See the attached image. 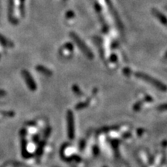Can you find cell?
<instances>
[{
  "label": "cell",
  "mask_w": 167,
  "mask_h": 167,
  "mask_svg": "<svg viewBox=\"0 0 167 167\" xmlns=\"http://www.w3.org/2000/svg\"><path fill=\"white\" fill-rule=\"evenodd\" d=\"M136 76L137 78H140V79L143 80V81H146V82L149 83L152 86L157 88L158 90L161 91H167V86L163 84L162 82L159 81V80L156 79V78H152V77L149 76V75L146 74L145 73H142V72H137L136 73Z\"/></svg>",
  "instance_id": "obj_1"
},
{
  "label": "cell",
  "mask_w": 167,
  "mask_h": 167,
  "mask_svg": "<svg viewBox=\"0 0 167 167\" xmlns=\"http://www.w3.org/2000/svg\"><path fill=\"white\" fill-rule=\"evenodd\" d=\"M71 38L73 39L74 41L76 43L77 46L81 49V50L83 52V53H84L87 57L89 58V59H93L94 55H93L92 52L90 50V49L86 46V44L83 42V40L78 37V35L74 33H71Z\"/></svg>",
  "instance_id": "obj_2"
},
{
  "label": "cell",
  "mask_w": 167,
  "mask_h": 167,
  "mask_svg": "<svg viewBox=\"0 0 167 167\" xmlns=\"http://www.w3.org/2000/svg\"><path fill=\"white\" fill-rule=\"evenodd\" d=\"M67 136L70 139H73L74 138V114L71 110L67 111Z\"/></svg>",
  "instance_id": "obj_3"
},
{
  "label": "cell",
  "mask_w": 167,
  "mask_h": 167,
  "mask_svg": "<svg viewBox=\"0 0 167 167\" xmlns=\"http://www.w3.org/2000/svg\"><path fill=\"white\" fill-rule=\"evenodd\" d=\"M152 14L158 19V20H159L162 24H163L164 26H166L167 27V17L165 16L163 13H160L159 10L156 9H152Z\"/></svg>",
  "instance_id": "obj_4"
},
{
  "label": "cell",
  "mask_w": 167,
  "mask_h": 167,
  "mask_svg": "<svg viewBox=\"0 0 167 167\" xmlns=\"http://www.w3.org/2000/svg\"><path fill=\"white\" fill-rule=\"evenodd\" d=\"M25 76L27 79V84H28L29 87H30L32 90H36L37 86H36V84H35V82L33 81V78L30 77V75L27 72H25Z\"/></svg>",
  "instance_id": "obj_5"
},
{
  "label": "cell",
  "mask_w": 167,
  "mask_h": 167,
  "mask_svg": "<svg viewBox=\"0 0 167 167\" xmlns=\"http://www.w3.org/2000/svg\"><path fill=\"white\" fill-rule=\"evenodd\" d=\"M37 70L39 72L43 74L44 75H46V76H51L52 75V71L50 70H49L48 68L45 67L43 66L37 67Z\"/></svg>",
  "instance_id": "obj_6"
},
{
  "label": "cell",
  "mask_w": 167,
  "mask_h": 167,
  "mask_svg": "<svg viewBox=\"0 0 167 167\" xmlns=\"http://www.w3.org/2000/svg\"><path fill=\"white\" fill-rule=\"evenodd\" d=\"M157 110L159 111H166L167 110V104H160L157 108Z\"/></svg>",
  "instance_id": "obj_7"
},
{
  "label": "cell",
  "mask_w": 167,
  "mask_h": 167,
  "mask_svg": "<svg viewBox=\"0 0 167 167\" xmlns=\"http://www.w3.org/2000/svg\"><path fill=\"white\" fill-rule=\"evenodd\" d=\"M73 90H74V92L76 93V94H81V91H80L79 88H78V86H76V85H74V86H73Z\"/></svg>",
  "instance_id": "obj_8"
},
{
  "label": "cell",
  "mask_w": 167,
  "mask_h": 167,
  "mask_svg": "<svg viewBox=\"0 0 167 167\" xmlns=\"http://www.w3.org/2000/svg\"><path fill=\"white\" fill-rule=\"evenodd\" d=\"M67 18H69V19H71V18H72V17H74V13L72 11H69V12H67Z\"/></svg>",
  "instance_id": "obj_9"
},
{
  "label": "cell",
  "mask_w": 167,
  "mask_h": 167,
  "mask_svg": "<svg viewBox=\"0 0 167 167\" xmlns=\"http://www.w3.org/2000/svg\"><path fill=\"white\" fill-rule=\"evenodd\" d=\"M86 104H85V103H81V104H78V106L76 107V108H77V109H81V108L86 107V106H87Z\"/></svg>",
  "instance_id": "obj_10"
},
{
  "label": "cell",
  "mask_w": 167,
  "mask_h": 167,
  "mask_svg": "<svg viewBox=\"0 0 167 167\" xmlns=\"http://www.w3.org/2000/svg\"><path fill=\"white\" fill-rule=\"evenodd\" d=\"M141 103L140 102H138V103H136V104H135V106H134V110L135 111H138V110H139V108H140V107H141Z\"/></svg>",
  "instance_id": "obj_11"
},
{
  "label": "cell",
  "mask_w": 167,
  "mask_h": 167,
  "mask_svg": "<svg viewBox=\"0 0 167 167\" xmlns=\"http://www.w3.org/2000/svg\"><path fill=\"white\" fill-rule=\"evenodd\" d=\"M146 101H152V98H151L150 96H146Z\"/></svg>",
  "instance_id": "obj_12"
},
{
  "label": "cell",
  "mask_w": 167,
  "mask_h": 167,
  "mask_svg": "<svg viewBox=\"0 0 167 167\" xmlns=\"http://www.w3.org/2000/svg\"><path fill=\"white\" fill-rule=\"evenodd\" d=\"M111 60H113V61H116V60H117V57H116L115 55H112V57L111 58Z\"/></svg>",
  "instance_id": "obj_13"
},
{
  "label": "cell",
  "mask_w": 167,
  "mask_h": 167,
  "mask_svg": "<svg viewBox=\"0 0 167 167\" xmlns=\"http://www.w3.org/2000/svg\"><path fill=\"white\" fill-rule=\"evenodd\" d=\"M165 57L167 58V52H166V53H165Z\"/></svg>",
  "instance_id": "obj_14"
},
{
  "label": "cell",
  "mask_w": 167,
  "mask_h": 167,
  "mask_svg": "<svg viewBox=\"0 0 167 167\" xmlns=\"http://www.w3.org/2000/svg\"><path fill=\"white\" fill-rule=\"evenodd\" d=\"M103 167H108V166H106V165H105V166H103Z\"/></svg>",
  "instance_id": "obj_15"
}]
</instances>
